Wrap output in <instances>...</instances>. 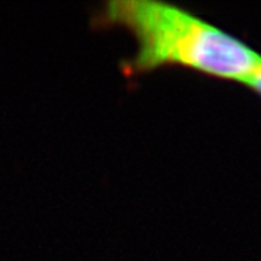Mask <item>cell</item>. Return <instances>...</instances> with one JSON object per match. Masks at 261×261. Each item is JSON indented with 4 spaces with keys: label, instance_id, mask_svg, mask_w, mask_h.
<instances>
[{
    "label": "cell",
    "instance_id": "obj_1",
    "mask_svg": "<svg viewBox=\"0 0 261 261\" xmlns=\"http://www.w3.org/2000/svg\"><path fill=\"white\" fill-rule=\"evenodd\" d=\"M99 29L119 28L137 49L122 64L129 77L163 67H185L209 75L248 82L261 58L237 38L177 6L152 0H109L93 16Z\"/></svg>",
    "mask_w": 261,
    "mask_h": 261
},
{
    "label": "cell",
    "instance_id": "obj_2",
    "mask_svg": "<svg viewBox=\"0 0 261 261\" xmlns=\"http://www.w3.org/2000/svg\"><path fill=\"white\" fill-rule=\"evenodd\" d=\"M247 83L250 84L257 93L261 94V64L257 67V70L252 73V75L248 79Z\"/></svg>",
    "mask_w": 261,
    "mask_h": 261
}]
</instances>
